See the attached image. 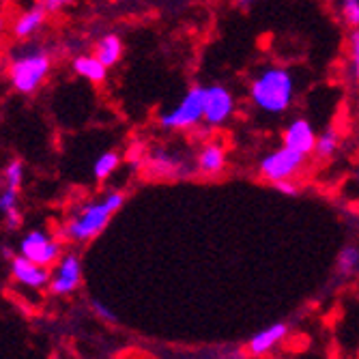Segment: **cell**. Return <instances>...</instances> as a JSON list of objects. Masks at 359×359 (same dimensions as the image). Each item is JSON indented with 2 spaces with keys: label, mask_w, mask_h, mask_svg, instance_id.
Segmentation results:
<instances>
[{
  "label": "cell",
  "mask_w": 359,
  "mask_h": 359,
  "mask_svg": "<svg viewBox=\"0 0 359 359\" xmlns=\"http://www.w3.org/2000/svg\"><path fill=\"white\" fill-rule=\"evenodd\" d=\"M125 194L121 189H106L102 196L82 203L72 211L60 228V237L72 243H88L95 237H100L110 219L123 209Z\"/></svg>",
  "instance_id": "cell-1"
},
{
  "label": "cell",
  "mask_w": 359,
  "mask_h": 359,
  "mask_svg": "<svg viewBox=\"0 0 359 359\" xmlns=\"http://www.w3.org/2000/svg\"><path fill=\"white\" fill-rule=\"evenodd\" d=\"M248 95L258 112L269 116L284 114L295 100V78L286 67L269 65L252 78Z\"/></svg>",
  "instance_id": "cell-2"
},
{
  "label": "cell",
  "mask_w": 359,
  "mask_h": 359,
  "mask_svg": "<svg viewBox=\"0 0 359 359\" xmlns=\"http://www.w3.org/2000/svg\"><path fill=\"white\" fill-rule=\"evenodd\" d=\"M52 72V54L46 46L24 43L9 54L7 78L15 93L35 95Z\"/></svg>",
  "instance_id": "cell-3"
},
{
  "label": "cell",
  "mask_w": 359,
  "mask_h": 359,
  "mask_svg": "<svg viewBox=\"0 0 359 359\" xmlns=\"http://www.w3.org/2000/svg\"><path fill=\"white\" fill-rule=\"evenodd\" d=\"M205 100L207 86H191L181 100L159 116V125L168 132H187V129L198 127L205 121Z\"/></svg>",
  "instance_id": "cell-4"
},
{
  "label": "cell",
  "mask_w": 359,
  "mask_h": 359,
  "mask_svg": "<svg viewBox=\"0 0 359 359\" xmlns=\"http://www.w3.org/2000/svg\"><path fill=\"white\" fill-rule=\"evenodd\" d=\"M308 155L297 153L288 147H280L271 153H267L263 159L258 161V172L265 181L276 183V181H284V179H295L304 168H306Z\"/></svg>",
  "instance_id": "cell-5"
},
{
  "label": "cell",
  "mask_w": 359,
  "mask_h": 359,
  "mask_svg": "<svg viewBox=\"0 0 359 359\" xmlns=\"http://www.w3.org/2000/svg\"><path fill=\"white\" fill-rule=\"evenodd\" d=\"M18 254L26 256L28 260H32V263H37V265L54 267L58 263V258L62 256V245L52 233L41 231V228H32V231H28L20 239Z\"/></svg>",
  "instance_id": "cell-6"
},
{
  "label": "cell",
  "mask_w": 359,
  "mask_h": 359,
  "mask_svg": "<svg viewBox=\"0 0 359 359\" xmlns=\"http://www.w3.org/2000/svg\"><path fill=\"white\" fill-rule=\"evenodd\" d=\"M235 95L224 84L207 86V100H205V125L207 127H222L235 114Z\"/></svg>",
  "instance_id": "cell-7"
},
{
  "label": "cell",
  "mask_w": 359,
  "mask_h": 359,
  "mask_svg": "<svg viewBox=\"0 0 359 359\" xmlns=\"http://www.w3.org/2000/svg\"><path fill=\"white\" fill-rule=\"evenodd\" d=\"M82 282V263L76 254H62L58 263L54 265L52 278H50V290L58 297L72 295L78 290Z\"/></svg>",
  "instance_id": "cell-8"
},
{
  "label": "cell",
  "mask_w": 359,
  "mask_h": 359,
  "mask_svg": "<svg viewBox=\"0 0 359 359\" xmlns=\"http://www.w3.org/2000/svg\"><path fill=\"white\" fill-rule=\"evenodd\" d=\"M147 168L153 177H185L189 170L187 159L168 147H157L147 157Z\"/></svg>",
  "instance_id": "cell-9"
},
{
  "label": "cell",
  "mask_w": 359,
  "mask_h": 359,
  "mask_svg": "<svg viewBox=\"0 0 359 359\" xmlns=\"http://www.w3.org/2000/svg\"><path fill=\"white\" fill-rule=\"evenodd\" d=\"M9 260H11V276H13V280L18 284L26 286V288H32V290L50 286V278H52L50 267L32 263V260H28L22 254L11 256Z\"/></svg>",
  "instance_id": "cell-10"
},
{
  "label": "cell",
  "mask_w": 359,
  "mask_h": 359,
  "mask_svg": "<svg viewBox=\"0 0 359 359\" xmlns=\"http://www.w3.org/2000/svg\"><path fill=\"white\" fill-rule=\"evenodd\" d=\"M316 138L318 136L308 118H295L286 125L284 134H282V144L292 151H297V153L310 155V153H314Z\"/></svg>",
  "instance_id": "cell-11"
},
{
  "label": "cell",
  "mask_w": 359,
  "mask_h": 359,
  "mask_svg": "<svg viewBox=\"0 0 359 359\" xmlns=\"http://www.w3.org/2000/svg\"><path fill=\"white\" fill-rule=\"evenodd\" d=\"M48 9L43 5H35V7H30L26 11H22L13 24H11V32H13V37L20 39V41H28L37 35V32L46 26L48 22Z\"/></svg>",
  "instance_id": "cell-12"
},
{
  "label": "cell",
  "mask_w": 359,
  "mask_h": 359,
  "mask_svg": "<svg viewBox=\"0 0 359 359\" xmlns=\"http://www.w3.org/2000/svg\"><path fill=\"white\" fill-rule=\"evenodd\" d=\"M194 166L203 177H217L226 168V149L219 142H207L194 157Z\"/></svg>",
  "instance_id": "cell-13"
},
{
  "label": "cell",
  "mask_w": 359,
  "mask_h": 359,
  "mask_svg": "<svg viewBox=\"0 0 359 359\" xmlns=\"http://www.w3.org/2000/svg\"><path fill=\"white\" fill-rule=\"evenodd\" d=\"M288 336V325L286 323H273L269 327L260 330L258 334H254L248 342V353L254 357H263L267 353H271L284 338Z\"/></svg>",
  "instance_id": "cell-14"
},
{
  "label": "cell",
  "mask_w": 359,
  "mask_h": 359,
  "mask_svg": "<svg viewBox=\"0 0 359 359\" xmlns=\"http://www.w3.org/2000/svg\"><path fill=\"white\" fill-rule=\"evenodd\" d=\"M72 69L90 84H102L108 78V67L95 54H78L72 62Z\"/></svg>",
  "instance_id": "cell-15"
},
{
  "label": "cell",
  "mask_w": 359,
  "mask_h": 359,
  "mask_svg": "<svg viewBox=\"0 0 359 359\" xmlns=\"http://www.w3.org/2000/svg\"><path fill=\"white\" fill-rule=\"evenodd\" d=\"M0 215L9 231L22 224V209H20V189L15 187H0Z\"/></svg>",
  "instance_id": "cell-16"
},
{
  "label": "cell",
  "mask_w": 359,
  "mask_h": 359,
  "mask_svg": "<svg viewBox=\"0 0 359 359\" xmlns=\"http://www.w3.org/2000/svg\"><path fill=\"white\" fill-rule=\"evenodd\" d=\"M93 54L110 69L123 56V39L116 35V32H106V35H102L100 39H97Z\"/></svg>",
  "instance_id": "cell-17"
},
{
  "label": "cell",
  "mask_w": 359,
  "mask_h": 359,
  "mask_svg": "<svg viewBox=\"0 0 359 359\" xmlns=\"http://www.w3.org/2000/svg\"><path fill=\"white\" fill-rule=\"evenodd\" d=\"M336 273L344 280L355 278L359 273V248L357 245H346L338 254L336 263Z\"/></svg>",
  "instance_id": "cell-18"
},
{
  "label": "cell",
  "mask_w": 359,
  "mask_h": 359,
  "mask_svg": "<svg viewBox=\"0 0 359 359\" xmlns=\"http://www.w3.org/2000/svg\"><path fill=\"white\" fill-rule=\"evenodd\" d=\"M121 161H123V157H121V153H116V151H106V153H102L100 157L95 159V164H93V177H95L97 181H106V179H110V177L118 170Z\"/></svg>",
  "instance_id": "cell-19"
},
{
  "label": "cell",
  "mask_w": 359,
  "mask_h": 359,
  "mask_svg": "<svg viewBox=\"0 0 359 359\" xmlns=\"http://www.w3.org/2000/svg\"><path fill=\"white\" fill-rule=\"evenodd\" d=\"M338 149H340V136L334 132V129H330V132H325L316 138L314 153L318 159H330L338 153Z\"/></svg>",
  "instance_id": "cell-20"
},
{
  "label": "cell",
  "mask_w": 359,
  "mask_h": 359,
  "mask_svg": "<svg viewBox=\"0 0 359 359\" xmlns=\"http://www.w3.org/2000/svg\"><path fill=\"white\" fill-rule=\"evenodd\" d=\"M24 175H26V170H24L22 161L20 159H11V161H7V164H5L3 172H0V179H3V185L20 189L22 183H24Z\"/></svg>",
  "instance_id": "cell-21"
},
{
  "label": "cell",
  "mask_w": 359,
  "mask_h": 359,
  "mask_svg": "<svg viewBox=\"0 0 359 359\" xmlns=\"http://www.w3.org/2000/svg\"><path fill=\"white\" fill-rule=\"evenodd\" d=\"M348 74L355 84H359V28H351L348 37Z\"/></svg>",
  "instance_id": "cell-22"
},
{
  "label": "cell",
  "mask_w": 359,
  "mask_h": 359,
  "mask_svg": "<svg viewBox=\"0 0 359 359\" xmlns=\"http://www.w3.org/2000/svg\"><path fill=\"white\" fill-rule=\"evenodd\" d=\"M340 15L348 28H359V0H342Z\"/></svg>",
  "instance_id": "cell-23"
},
{
  "label": "cell",
  "mask_w": 359,
  "mask_h": 359,
  "mask_svg": "<svg viewBox=\"0 0 359 359\" xmlns=\"http://www.w3.org/2000/svg\"><path fill=\"white\" fill-rule=\"evenodd\" d=\"M273 187L284 194V196H297L299 194V185L295 183V179H284V181H276Z\"/></svg>",
  "instance_id": "cell-24"
},
{
  "label": "cell",
  "mask_w": 359,
  "mask_h": 359,
  "mask_svg": "<svg viewBox=\"0 0 359 359\" xmlns=\"http://www.w3.org/2000/svg\"><path fill=\"white\" fill-rule=\"evenodd\" d=\"M93 310H95L97 316H102V318L108 320V323H114V320H116V316L112 314V310H110L108 306L100 304V302H93Z\"/></svg>",
  "instance_id": "cell-25"
},
{
  "label": "cell",
  "mask_w": 359,
  "mask_h": 359,
  "mask_svg": "<svg viewBox=\"0 0 359 359\" xmlns=\"http://www.w3.org/2000/svg\"><path fill=\"white\" fill-rule=\"evenodd\" d=\"M72 0H39V5H43L50 13L52 11H60L62 7H67Z\"/></svg>",
  "instance_id": "cell-26"
},
{
  "label": "cell",
  "mask_w": 359,
  "mask_h": 359,
  "mask_svg": "<svg viewBox=\"0 0 359 359\" xmlns=\"http://www.w3.org/2000/svg\"><path fill=\"white\" fill-rule=\"evenodd\" d=\"M252 3H254V0H237V7L245 11V9H250V7H252Z\"/></svg>",
  "instance_id": "cell-27"
},
{
  "label": "cell",
  "mask_w": 359,
  "mask_h": 359,
  "mask_svg": "<svg viewBox=\"0 0 359 359\" xmlns=\"http://www.w3.org/2000/svg\"><path fill=\"white\" fill-rule=\"evenodd\" d=\"M5 26H7V22H5V18H3V15H0V35H3V32H5Z\"/></svg>",
  "instance_id": "cell-28"
},
{
  "label": "cell",
  "mask_w": 359,
  "mask_h": 359,
  "mask_svg": "<svg viewBox=\"0 0 359 359\" xmlns=\"http://www.w3.org/2000/svg\"><path fill=\"white\" fill-rule=\"evenodd\" d=\"M355 179L359 181V168H357V172H355Z\"/></svg>",
  "instance_id": "cell-29"
},
{
  "label": "cell",
  "mask_w": 359,
  "mask_h": 359,
  "mask_svg": "<svg viewBox=\"0 0 359 359\" xmlns=\"http://www.w3.org/2000/svg\"><path fill=\"white\" fill-rule=\"evenodd\" d=\"M357 112H359V97H357Z\"/></svg>",
  "instance_id": "cell-30"
}]
</instances>
